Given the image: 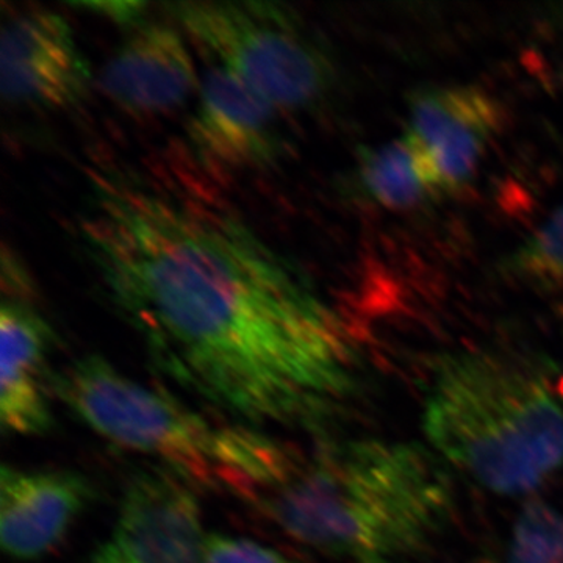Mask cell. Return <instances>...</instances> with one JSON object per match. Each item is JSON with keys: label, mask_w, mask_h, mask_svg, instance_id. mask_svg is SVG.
Masks as SVG:
<instances>
[{"label": "cell", "mask_w": 563, "mask_h": 563, "mask_svg": "<svg viewBox=\"0 0 563 563\" xmlns=\"http://www.w3.org/2000/svg\"><path fill=\"white\" fill-rule=\"evenodd\" d=\"M51 325L31 306L5 299L0 309V421L16 435H44L54 426L46 362Z\"/></svg>", "instance_id": "cell-12"}, {"label": "cell", "mask_w": 563, "mask_h": 563, "mask_svg": "<svg viewBox=\"0 0 563 563\" xmlns=\"http://www.w3.org/2000/svg\"><path fill=\"white\" fill-rule=\"evenodd\" d=\"M442 462L412 442H329L299 454L252 503L318 553L347 563H413L453 507Z\"/></svg>", "instance_id": "cell-2"}, {"label": "cell", "mask_w": 563, "mask_h": 563, "mask_svg": "<svg viewBox=\"0 0 563 563\" xmlns=\"http://www.w3.org/2000/svg\"><path fill=\"white\" fill-rule=\"evenodd\" d=\"M187 125L191 151L213 172L263 169L284 152L276 107L218 66L207 73Z\"/></svg>", "instance_id": "cell-9"}, {"label": "cell", "mask_w": 563, "mask_h": 563, "mask_svg": "<svg viewBox=\"0 0 563 563\" xmlns=\"http://www.w3.org/2000/svg\"><path fill=\"white\" fill-rule=\"evenodd\" d=\"M91 487L74 472H0V543L16 561H35L62 542L90 501Z\"/></svg>", "instance_id": "cell-11"}, {"label": "cell", "mask_w": 563, "mask_h": 563, "mask_svg": "<svg viewBox=\"0 0 563 563\" xmlns=\"http://www.w3.org/2000/svg\"><path fill=\"white\" fill-rule=\"evenodd\" d=\"M85 9H91L95 13L109 18L117 24H125L129 27L140 24L144 21V9L146 3L143 2H99L85 3Z\"/></svg>", "instance_id": "cell-17"}, {"label": "cell", "mask_w": 563, "mask_h": 563, "mask_svg": "<svg viewBox=\"0 0 563 563\" xmlns=\"http://www.w3.org/2000/svg\"><path fill=\"white\" fill-rule=\"evenodd\" d=\"M169 16L277 110H307L336 85L335 62L296 11L266 0L166 3Z\"/></svg>", "instance_id": "cell-5"}, {"label": "cell", "mask_w": 563, "mask_h": 563, "mask_svg": "<svg viewBox=\"0 0 563 563\" xmlns=\"http://www.w3.org/2000/svg\"><path fill=\"white\" fill-rule=\"evenodd\" d=\"M90 80V66L62 14L22 10L3 22L0 88L7 102L68 109L85 98Z\"/></svg>", "instance_id": "cell-8"}, {"label": "cell", "mask_w": 563, "mask_h": 563, "mask_svg": "<svg viewBox=\"0 0 563 563\" xmlns=\"http://www.w3.org/2000/svg\"><path fill=\"white\" fill-rule=\"evenodd\" d=\"M195 62L176 29L141 21L117 47L102 73L103 92L139 117L180 107L195 90Z\"/></svg>", "instance_id": "cell-10"}, {"label": "cell", "mask_w": 563, "mask_h": 563, "mask_svg": "<svg viewBox=\"0 0 563 563\" xmlns=\"http://www.w3.org/2000/svg\"><path fill=\"white\" fill-rule=\"evenodd\" d=\"M402 133L420 155L433 188L453 195L473 180L503 125L499 102L465 85L418 88L409 98Z\"/></svg>", "instance_id": "cell-6"}, {"label": "cell", "mask_w": 563, "mask_h": 563, "mask_svg": "<svg viewBox=\"0 0 563 563\" xmlns=\"http://www.w3.org/2000/svg\"><path fill=\"white\" fill-rule=\"evenodd\" d=\"M355 187L380 209L407 211L439 198L420 155L406 136L362 147L354 169Z\"/></svg>", "instance_id": "cell-13"}, {"label": "cell", "mask_w": 563, "mask_h": 563, "mask_svg": "<svg viewBox=\"0 0 563 563\" xmlns=\"http://www.w3.org/2000/svg\"><path fill=\"white\" fill-rule=\"evenodd\" d=\"M504 279L539 290L563 285V203L520 246L499 262Z\"/></svg>", "instance_id": "cell-14"}, {"label": "cell", "mask_w": 563, "mask_h": 563, "mask_svg": "<svg viewBox=\"0 0 563 563\" xmlns=\"http://www.w3.org/2000/svg\"><path fill=\"white\" fill-rule=\"evenodd\" d=\"M80 242L158 372L251 424L314 426L357 384L339 312L221 207L92 173Z\"/></svg>", "instance_id": "cell-1"}, {"label": "cell", "mask_w": 563, "mask_h": 563, "mask_svg": "<svg viewBox=\"0 0 563 563\" xmlns=\"http://www.w3.org/2000/svg\"><path fill=\"white\" fill-rule=\"evenodd\" d=\"M55 395L102 439L161 459L174 472L252 499L279 483L298 453L250 428L217 426L173 396L136 383L101 355L52 379Z\"/></svg>", "instance_id": "cell-4"}, {"label": "cell", "mask_w": 563, "mask_h": 563, "mask_svg": "<svg viewBox=\"0 0 563 563\" xmlns=\"http://www.w3.org/2000/svg\"><path fill=\"white\" fill-rule=\"evenodd\" d=\"M506 563H563V514L532 503L515 523Z\"/></svg>", "instance_id": "cell-15"}, {"label": "cell", "mask_w": 563, "mask_h": 563, "mask_svg": "<svg viewBox=\"0 0 563 563\" xmlns=\"http://www.w3.org/2000/svg\"><path fill=\"white\" fill-rule=\"evenodd\" d=\"M206 563H296L274 548L224 533H207L203 542Z\"/></svg>", "instance_id": "cell-16"}, {"label": "cell", "mask_w": 563, "mask_h": 563, "mask_svg": "<svg viewBox=\"0 0 563 563\" xmlns=\"http://www.w3.org/2000/svg\"><path fill=\"white\" fill-rule=\"evenodd\" d=\"M206 537L195 493L173 474L147 470L129 481L92 563H206Z\"/></svg>", "instance_id": "cell-7"}, {"label": "cell", "mask_w": 563, "mask_h": 563, "mask_svg": "<svg viewBox=\"0 0 563 563\" xmlns=\"http://www.w3.org/2000/svg\"><path fill=\"white\" fill-rule=\"evenodd\" d=\"M422 431L442 461L496 495H523L563 466V406L512 352L440 354L426 385Z\"/></svg>", "instance_id": "cell-3"}]
</instances>
